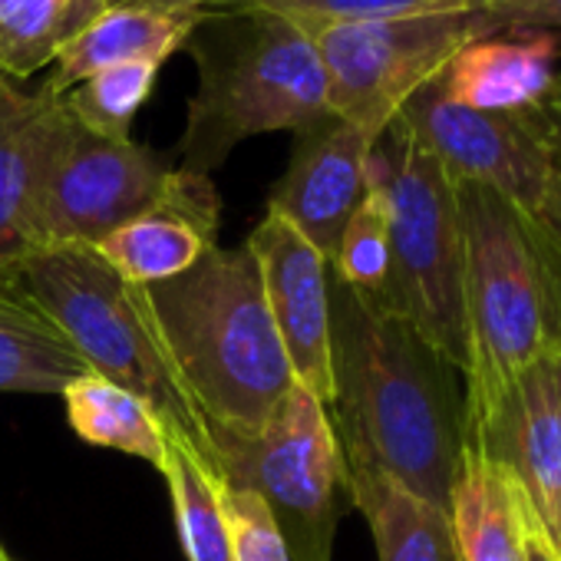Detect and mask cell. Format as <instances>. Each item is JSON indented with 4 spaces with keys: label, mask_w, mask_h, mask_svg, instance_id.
<instances>
[{
    "label": "cell",
    "mask_w": 561,
    "mask_h": 561,
    "mask_svg": "<svg viewBox=\"0 0 561 561\" xmlns=\"http://www.w3.org/2000/svg\"><path fill=\"white\" fill-rule=\"evenodd\" d=\"M93 374L70 337L21 291L0 288V393H60Z\"/></svg>",
    "instance_id": "cell-20"
},
{
    "label": "cell",
    "mask_w": 561,
    "mask_h": 561,
    "mask_svg": "<svg viewBox=\"0 0 561 561\" xmlns=\"http://www.w3.org/2000/svg\"><path fill=\"white\" fill-rule=\"evenodd\" d=\"M205 11L179 8L172 0H113V4L54 57L44 83L54 96H67L87 77L116 64H165L185 50Z\"/></svg>",
    "instance_id": "cell-17"
},
{
    "label": "cell",
    "mask_w": 561,
    "mask_h": 561,
    "mask_svg": "<svg viewBox=\"0 0 561 561\" xmlns=\"http://www.w3.org/2000/svg\"><path fill=\"white\" fill-rule=\"evenodd\" d=\"M446 512L459 561H525L528 538L538 535L518 479L502 459L469 443L459 446Z\"/></svg>",
    "instance_id": "cell-18"
},
{
    "label": "cell",
    "mask_w": 561,
    "mask_h": 561,
    "mask_svg": "<svg viewBox=\"0 0 561 561\" xmlns=\"http://www.w3.org/2000/svg\"><path fill=\"white\" fill-rule=\"evenodd\" d=\"M561 41L551 31L499 27L466 44L439 73L449 100L502 116H561Z\"/></svg>",
    "instance_id": "cell-14"
},
{
    "label": "cell",
    "mask_w": 561,
    "mask_h": 561,
    "mask_svg": "<svg viewBox=\"0 0 561 561\" xmlns=\"http://www.w3.org/2000/svg\"><path fill=\"white\" fill-rule=\"evenodd\" d=\"M367 172L380 182L390 211V274L377 298L462 374L466 314L456 182L397 123L377 139Z\"/></svg>",
    "instance_id": "cell-6"
},
{
    "label": "cell",
    "mask_w": 561,
    "mask_h": 561,
    "mask_svg": "<svg viewBox=\"0 0 561 561\" xmlns=\"http://www.w3.org/2000/svg\"><path fill=\"white\" fill-rule=\"evenodd\" d=\"M492 31L499 24L485 11H430L337 24L311 37L324 64L331 113L377 142L466 44Z\"/></svg>",
    "instance_id": "cell-8"
},
{
    "label": "cell",
    "mask_w": 561,
    "mask_h": 561,
    "mask_svg": "<svg viewBox=\"0 0 561 561\" xmlns=\"http://www.w3.org/2000/svg\"><path fill=\"white\" fill-rule=\"evenodd\" d=\"M218 192L208 175L185 169L172 172L165 195L106 234L96 251L133 285H159L188 271L205 251L218 244Z\"/></svg>",
    "instance_id": "cell-15"
},
{
    "label": "cell",
    "mask_w": 561,
    "mask_h": 561,
    "mask_svg": "<svg viewBox=\"0 0 561 561\" xmlns=\"http://www.w3.org/2000/svg\"><path fill=\"white\" fill-rule=\"evenodd\" d=\"M351 505L370 525L380 561H459L449 512L374 469H347Z\"/></svg>",
    "instance_id": "cell-19"
},
{
    "label": "cell",
    "mask_w": 561,
    "mask_h": 561,
    "mask_svg": "<svg viewBox=\"0 0 561 561\" xmlns=\"http://www.w3.org/2000/svg\"><path fill=\"white\" fill-rule=\"evenodd\" d=\"M146 295L208 436L257 433L298 380L248 244H215Z\"/></svg>",
    "instance_id": "cell-3"
},
{
    "label": "cell",
    "mask_w": 561,
    "mask_h": 561,
    "mask_svg": "<svg viewBox=\"0 0 561 561\" xmlns=\"http://www.w3.org/2000/svg\"><path fill=\"white\" fill-rule=\"evenodd\" d=\"M64 129V96L27 93L0 73V288H21V271L44 248L41 205Z\"/></svg>",
    "instance_id": "cell-12"
},
{
    "label": "cell",
    "mask_w": 561,
    "mask_h": 561,
    "mask_svg": "<svg viewBox=\"0 0 561 561\" xmlns=\"http://www.w3.org/2000/svg\"><path fill=\"white\" fill-rule=\"evenodd\" d=\"M221 8H254L271 11L298 24L305 34H318L337 24L430 14V11H482V0H208L205 11Z\"/></svg>",
    "instance_id": "cell-24"
},
{
    "label": "cell",
    "mask_w": 561,
    "mask_h": 561,
    "mask_svg": "<svg viewBox=\"0 0 561 561\" xmlns=\"http://www.w3.org/2000/svg\"><path fill=\"white\" fill-rule=\"evenodd\" d=\"M525 561H561L554 551H551V545L541 538V535H531L528 538V551H525Z\"/></svg>",
    "instance_id": "cell-30"
},
{
    "label": "cell",
    "mask_w": 561,
    "mask_h": 561,
    "mask_svg": "<svg viewBox=\"0 0 561 561\" xmlns=\"http://www.w3.org/2000/svg\"><path fill=\"white\" fill-rule=\"evenodd\" d=\"M221 512L228 525L231 561H291V548L280 535L277 518L254 489L221 479Z\"/></svg>",
    "instance_id": "cell-27"
},
{
    "label": "cell",
    "mask_w": 561,
    "mask_h": 561,
    "mask_svg": "<svg viewBox=\"0 0 561 561\" xmlns=\"http://www.w3.org/2000/svg\"><path fill=\"white\" fill-rule=\"evenodd\" d=\"M551 374H554V390H558V403H561V351L551 357Z\"/></svg>",
    "instance_id": "cell-31"
},
{
    "label": "cell",
    "mask_w": 561,
    "mask_h": 561,
    "mask_svg": "<svg viewBox=\"0 0 561 561\" xmlns=\"http://www.w3.org/2000/svg\"><path fill=\"white\" fill-rule=\"evenodd\" d=\"M244 244L257 261L264 301L295 380L331 407V261L274 211H264Z\"/></svg>",
    "instance_id": "cell-11"
},
{
    "label": "cell",
    "mask_w": 561,
    "mask_h": 561,
    "mask_svg": "<svg viewBox=\"0 0 561 561\" xmlns=\"http://www.w3.org/2000/svg\"><path fill=\"white\" fill-rule=\"evenodd\" d=\"M331 423L344 469H374L446 508L462 446L456 370L377 295L331 271Z\"/></svg>",
    "instance_id": "cell-1"
},
{
    "label": "cell",
    "mask_w": 561,
    "mask_h": 561,
    "mask_svg": "<svg viewBox=\"0 0 561 561\" xmlns=\"http://www.w3.org/2000/svg\"><path fill=\"white\" fill-rule=\"evenodd\" d=\"M331 271L344 280V285L380 295L390 274V211L387 195L377 179L367 172V192L351 215L341 244L331 257Z\"/></svg>",
    "instance_id": "cell-25"
},
{
    "label": "cell",
    "mask_w": 561,
    "mask_h": 561,
    "mask_svg": "<svg viewBox=\"0 0 561 561\" xmlns=\"http://www.w3.org/2000/svg\"><path fill=\"white\" fill-rule=\"evenodd\" d=\"M185 50L198 70L179 139L185 172L211 179L244 139L298 136L334 116L314 37L271 11H205Z\"/></svg>",
    "instance_id": "cell-4"
},
{
    "label": "cell",
    "mask_w": 561,
    "mask_h": 561,
    "mask_svg": "<svg viewBox=\"0 0 561 561\" xmlns=\"http://www.w3.org/2000/svg\"><path fill=\"white\" fill-rule=\"evenodd\" d=\"M0 561H14V558H8V551H4V548H0Z\"/></svg>",
    "instance_id": "cell-35"
},
{
    "label": "cell",
    "mask_w": 561,
    "mask_h": 561,
    "mask_svg": "<svg viewBox=\"0 0 561 561\" xmlns=\"http://www.w3.org/2000/svg\"><path fill=\"white\" fill-rule=\"evenodd\" d=\"M456 202L466 314L462 443L489 453L522 374L561 351V285L538 225L499 192L456 182Z\"/></svg>",
    "instance_id": "cell-2"
},
{
    "label": "cell",
    "mask_w": 561,
    "mask_h": 561,
    "mask_svg": "<svg viewBox=\"0 0 561 561\" xmlns=\"http://www.w3.org/2000/svg\"><path fill=\"white\" fill-rule=\"evenodd\" d=\"M64 400L67 420L80 439L146 459L156 469L162 466L169 433L162 420L152 413V407L139 400L133 390L100 374H83L64 390Z\"/></svg>",
    "instance_id": "cell-21"
},
{
    "label": "cell",
    "mask_w": 561,
    "mask_h": 561,
    "mask_svg": "<svg viewBox=\"0 0 561 561\" xmlns=\"http://www.w3.org/2000/svg\"><path fill=\"white\" fill-rule=\"evenodd\" d=\"M554 179H558V188H561V149H558V159H554Z\"/></svg>",
    "instance_id": "cell-33"
},
{
    "label": "cell",
    "mask_w": 561,
    "mask_h": 561,
    "mask_svg": "<svg viewBox=\"0 0 561 561\" xmlns=\"http://www.w3.org/2000/svg\"><path fill=\"white\" fill-rule=\"evenodd\" d=\"M70 0H0V73L27 80L50 67Z\"/></svg>",
    "instance_id": "cell-26"
},
{
    "label": "cell",
    "mask_w": 561,
    "mask_h": 561,
    "mask_svg": "<svg viewBox=\"0 0 561 561\" xmlns=\"http://www.w3.org/2000/svg\"><path fill=\"white\" fill-rule=\"evenodd\" d=\"M159 472L169 482L179 541L188 561H231L221 512V476L192 446L169 436Z\"/></svg>",
    "instance_id": "cell-22"
},
{
    "label": "cell",
    "mask_w": 561,
    "mask_h": 561,
    "mask_svg": "<svg viewBox=\"0 0 561 561\" xmlns=\"http://www.w3.org/2000/svg\"><path fill=\"white\" fill-rule=\"evenodd\" d=\"M110 4H113V0H70L67 18H64V27H60V47H64L67 41H73L80 31H87Z\"/></svg>",
    "instance_id": "cell-29"
},
{
    "label": "cell",
    "mask_w": 561,
    "mask_h": 561,
    "mask_svg": "<svg viewBox=\"0 0 561 561\" xmlns=\"http://www.w3.org/2000/svg\"><path fill=\"white\" fill-rule=\"evenodd\" d=\"M554 554L561 558V518H558V538H554Z\"/></svg>",
    "instance_id": "cell-34"
},
{
    "label": "cell",
    "mask_w": 561,
    "mask_h": 561,
    "mask_svg": "<svg viewBox=\"0 0 561 561\" xmlns=\"http://www.w3.org/2000/svg\"><path fill=\"white\" fill-rule=\"evenodd\" d=\"M172 165L136 139H106L67 113L50 159L41 228L47 244H90L149 211L172 182Z\"/></svg>",
    "instance_id": "cell-10"
},
{
    "label": "cell",
    "mask_w": 561,
    "mask_h": 561,
    "mask_svg": "<svg viewBox=\"0 0 561 561\" xmlns=\"http://www.w3.org/2000/svg\"><path fill=\"white\" fill-rule=\"evenodd\" d=\"M21 291L70 337L93 374L146 400L165 433L215 469L208 423L169 354L142 285L126 280L90 244H47L21 271Z\"/></svg>",
    "instance_id": "cell-5"
},
{
    "label": "cell",
    "mask_w": 561,
    "mask_h": 561,
    "mask_svg": "<svg viewBox=\"0 0 561 561\" xmlns=\"http://www.w3.org/2000/svg\"><path fill=\"white\" fill-rule=\"evenodd\" d=\"M456 182H479L538 221L554 195L561 116H502L449 100L439 77L426 83L393 119Z\"/></svg>",
    "instance_id": "cell-9"
},
{
    "label": "cell",
    "mask_w": 561,
    "mask_h": 561,
    "mask_svg": "<svg viewBox=\"0 0 561 561\" xmlns=\"http://www.w3.org/2000/svg\"><path fill=\"white\" fill-rule=\"evenodd\" d=\"M374 146L367 133L337 116L298 133L291 162L267 195V211L291 221L331 261L367 192Z\"/></svg>",
    "instance_id": "cell-13"
},
{
    "label": "cell",
    "mask_w": 561,
    "mask_h": 561,
    "mask_svg": "<svg viewBox=\"0 0 561 561\" xmlns=\"http://www.w3.org/2000/svg\"><path fill=\"white\" fill-rule=\"evenodd\" d=\"M172 4H179V8H195V11H205V8H208V0H172Z\"/></svg>",
    "instance_id": "cell-32"
},
{
    "label": "cell",
    "mask_w": 561,
    "mask_h": 561,
    "mask_svg": "<svg viewBox=\"0 0 561 561\" xmlns=\"http://www.w3.org/2000/svg\"><path fill=\"white\" fill-rule=\"evenodd\" d=\"M159 64H116L106 67L83 83H77L67 96L64 106L67 113L90 133L106 136V139H133V119L146 106V100L156 90L159 80Z\"/></svg>",
    "instance_id": "cell-23"
},
{
    "label": "cell",
    "mask_w": 561,
    "mask_h": 561,
    "mask_svg": "<svg viewBox=\"0 0 561 561\" xmlns=\"http://www.w3.org/2000/svg\"><path fill=\"white\" fill-rule=\"evenodd\" d=\"M482 11L499 27H561V0H482Z\"/></svg>",
    "instance_id": "cell-28"
},
{
    "label": "cell",
    "mask_w": 561,
    "mask_h": 561,
    "mask_svg": "<svg viewBox=\"0 0 561 561\" xmlns=\"http://www.w3.org/2000/svg\"><path fill=\"white\" fill-rule=\"evenodd\" d=\"M211 446L218 476L267 502L291 561H331L347 469L331 413L308 387L295 383L257 433L211 436Z\"/></svg>",
    "instance_id": "cell-7"
},
{
    "label": "cell",
    "mask_w": 561,
    "mask_h": 561,
    "mask_svg": "<svg viewBox=\"0 0 561 561\" xmlns=\"http://www.w3.org/2000/svg\"><path fill=\"white\" fill-rule=\"evenodd\" d=\"M489 456L502 459L518 479L531 505L538 535L554 551L561 518V403L554 390L551 357L528 367L515 383Z\"/></svg>",
    "instance_id": "cell-16"
}]
</instances>
